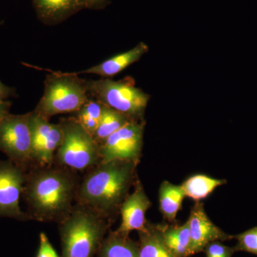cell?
<instances>
[{
  "label": "cell",
  "mask_w": 257,
  "mask_h": 257,
  "mask_svg": "<svg viewBox=\"0 0 257 257\" xmlns=\"http://www.w3.org/2000/svg\"><path fill=\"white\" fill-rule=\"evenodd\" d=\"M50 72L35 112L47 119L57 114L77 112L89 99L87 81L74 72Z\"/></svg>",
  "instance_id": "cell-4"
},
{
  "label": "cell",
  "mask_w": 257,
  "mask_h": 257,
  "mask_svg": "<svg viewBox=\"0 0 257 257\" xmlns=\"http://www.w3.org/2000/svg\"><path fill=\"white\" fill-rule=\"evenodd\" d=\"M108 219L77 204L59 223L62 257H93L108 231Z\"/></svg>",
  "instance_id": "cell-3"
},
{
  "label": "cell",
  "mask_w": 257,
  "mask_h": 257,
  "mask_svg": "<svg viewBox=\"0 0 257 257\" xmlns=\"http://www.w3.org/2000/svg\"><path fill=\"white\" fill-rule=\"evenodd\" d=\"M148 52V45L145 42H141L132 50L115 55L86 70L74 73L77 75L80 74H92L103 77H113L122 72L132 64L138 62Z\"/></svg>",
  "instance_id": "cell-12"
},
{
  "label": "cell",
  "mask_w": 257,
  "mask_h": 257,
  "mask_svg": "<svg viewBox=\"0 0 257 257\" xmlns=\"http://www.w3.org/2000/svg\"><path fill=\"white\" fill-rule=\"evenodd\" d=\"M143 121L132 120L100 145L101 162L130 160L138 162L143 147Z\"/></svg>",
  "instance_id": "cell-8"
},
{
  "label": "cell",
  "mask_w": 257,
  "mask_h": 257,
  "mask_svg": "<svg viewBox=\"0 0 257 257\" xmlns=\"http://www.w3.org/2000/svg\"><path fill=\"white\" fill-rule=\"evenodd\" d=\"M132 120L126 115L104 105V110L99 126L93 134L92 137L96 143L101 145L110 135Z\"/></svg>",
  "instance_id": "cell-20"
},
{
  "label": "cell",
  "mask_w": 257,
  "mask_h": 257,
  "mask_svg": "<svg viewBox=\"0 0 257 257\" xmlns=\"http://www.w3.org/2000/svg\"><path fill=\"white\" fill-rule=\"evenodd\" d=\"M63 141L55 158L62 167L70 170H90L101 162L100 145L76 117L60 120Z\"/></svg>",
  "instance_id": "cell-6"
},
{
  "label": "cell",
  "mask_w": 257,
  "mask_h": 257,
  "mask_svg": "<svg viewBox=\"0 0 257 257\" xmlns=\"http://www.w3.org/2000/svg\"><path fill=\"white\" fill-rule=\"evenodd\" d=\"M140 257H177L166 246L159 226L147 224L143 231H139Z\"/></svg>",
  "instance_id": "cell-16"
},
{
  "label": "cell",
  "mask_w": 257,
  "mask_h": 257,
  "mask_svg": "<svg viewBox=\"0 0 257 257\" xmlns=\"http://www.w3.org/2000/svg\"><path fill=\"white\" fill-rule=\"evenodd\" d=\"M39 18L45 23L62 21L70 15L87 8L84 0H32Z\"/></svg>",
  "instance_id": "cell-13"
},
{
  "label": "cell",
  "mask_w": 257,
  "mask_h": 257,
  "mask_svg": "<svg viewBox=\"0 0 257 257\" xmlns=\"http://www.w3.org/2000/svg\"><path fill=\"white\" fill-rule=\"evenodd\" d=\"M138 162L112 160L99 162L79 184L77 204L92 209L106 219L120 211L135 182Z\"/></svg>",
  "instance_id": "cell-2"
},
{
  "label": "cell",
  "mask_w": 257,
  "mask_h": 257,
  "mask_svg": "<svg viewBox=\"0 0 257 257\" xmlns=\"http://www.w3.org/2000/svg\"><path fill=\"white\" fill-rule=\"evenodd\" d=\"M87 8H101L108 3V0H84Z\"/></svg>",
  "instance_id": "cell-27"
},
{
  "label": "cell",
  "mask_w": 257,
  "mask_h": 257,
  "mask_svg": "<svg viewBox=\"0 0 257 257\" xmlns=\"http://www.w3.org/2000/svg\"><path fill=\"white\" fill-rule=\"evenodd\" d=\"M224 179L212 178L209 176L196 175L189 177L182 184L186 197L199 202L206 199L217 187L226 184Z\"/></svg>",
  "instance_id": "cell-19"
},
{
  "label": "cell",
  "mask_w": 257,
  "mask_h": 257,
  "mask_svg": "<svg viewBox=\"0 0 257 257\" xmlns=\"http://www.w3.org/2000/svg\"><path fill=\"white\" fill-rule=\"evenodd\" d=\"M167 248L177 257H188L190 253V233L188 221L180 226H159Z\"/></svg>",
  "instance_id": "cell-15"
},
{
  "label": "cell",
  "mask_w": 257,
  "mask_h": 257,
  "mask_svg": "<svg viewBox=\"0 0 257 257\" xmlns=\"http://www.w3.org/2000/svg\"><path fill=\"white\" fill-rule=\"evenodd\" d=\"M37 257H59L46 234L43 232L40 235V248Z\"/></svg>",
  "instance_id": "cell-24"
},
{
  "label": "cell",
  "mask_w": 257,
  "mask_h": 257,
  "mask_svg": "<svg viewBox=\"0 0 257 257\" xmlns=\"http://www.w3.org/2000/svg\"><path fill=\"white\" fill-rule=\"evenodd\" d=\"M237 240L236 251H243L257 255V226L234 236Z\"/></svg>",
  "instance_id": "cell-22"
},
{
  "label": "cell",
  "mask_w": 257,
  "mask_h": 257,
  "mask_svg": "<svg viewBox=\"0 0 257 257\" xmlns=\"http://www.w3.org/2000/svg\"><path fill=\"white\" fill-rule=\"evenodd\" d=\"M96 254V257H140L138 243L117 230L104 237Z\"/></svg>",
  "instance_id": "cell-14"
},
{
  "label": "cell",
  "mask_w": 257,
  "mask_h": 257,
  "mask_svg": "<svg viewBox=\"0 0 257 257\" xmlns=\"http://www.w3.org/2000/svg\"><path fill=\"white\" fill-rule=\"evenodd\" d=\"M207 257H217V256H207Z\"/></svg>",
  "instance_id": "cell-28"
},
{
  "label": "cell",
  "mask_w": 257,
  "mask_h": 257,
  "mask_svg": "<svg viewBox=\"0 0 257 257\" xmlns=\"http://www.w3.org/2000/svg\"><path fill=\"white\" fill-rule=\"evenodd\" d=\"M204 251H205L207 256L231 257L233 253L236 251V249L234 247H229L217 241H214V242L209 243L204 248Z\"/></svg>",
  "instance_id": "cell-23"
},
{
  "label": "cell",
  "mask_w": 257,
  "mask_h": 257,
  "mask_svg": "<svg viewBox=\"0 0 257 257\" xmlns=\"http://www.w3.org/2000/svg\"><path fill=\"white\" fill-rule=\"evenodd\" d=\"M63 137L60 124H53L50 133L42 140L36 151L32 154V162H36L41 167L52 165L57 150L63 141Z\"/></svg>",
  "instance_id": "cell-18"
},
{
  "label": "cell",
  "mask_w": 257,
  "mask_h": 257,
  "mask_svg": "<svg viewBox=\"0 0 257 257\" xmlns=\"http://www.w3.org/2000/svg\"><path fill=\"white\" fill-rule=\"evenodd\" d=\"M16 94L15 89L13 88L5 85L0 81V102L6 101L10 96H15Z\"/></svg>",
  "instance_id": "cell-25"
},
{
  "label": "cell",
  "mask_w": 257,
  "mask_h": 257,
  "mask_svg": "<svg viewBox=\"0 0 257 257\" xmlns=\"http://www.w3.org/2000/svg\"><path fill=\"white\" fill-rule=\"evenodd\" d=\"M150 207L151 202L143 186L136 182L135 190L128 194L120 208L121 223L117 231L125 234L133 231H143L147 225L145 214Z\"/></svg>",
  "instance_id": "cell-11"
},
{
  "label": "cell",
  "mask_w": 257,
  "mask_h": 257,
  "mask_svg": "<svg viewBox=\"0 0 257 257\" xmlns=\"http://www.w3.org/2000/svg\"><path fill=\"white\" fill-rule=\"evenodd\" d=\"M79 183L68 168L46 166L27 173L23 195L30 219L60 223L74 207Z\"/></svg>",
  "instance_id": "cell-1"
},
{
  "label": "cell",
  "mask_w": 257,
  "mask_h": 257,
  "mask_svg": "<svg viewBox=\"0 0 257 257\" xmlns=\"http://www.w3.org/2000/svg\"><path fill=\"white\" fill-rule=\"evenodd\" d=\"M31 115L9 113L0 122V151L25 171L32 163Z\"/></svg>",
  "instance_id": "cell-7"
},
{
  "label": "cell",
  "mask_w": 257,
  "mask_h": 257,
  "mask_svg": "<svg viewBox=\"0 0 257 257\" xmlns=\"http://www.w3.org/2000/svg\"><path fill=\"white\" fill-rule=\"evenodd\" d=\"M185 194L182 186L175 185L170 182H164L160 189V209L164 217L172 222L182 207Z\"/></svg>",
  "instance_id": "cell-17"
},
{
  "label": "cell",
  "mask_w": 257,
  "mask_h": 257,
  "mask_svg": "<svg viewBox=\"0 0 257 257\" xmlns=\"http://www.w3.org/2000/svg\"><path fill=\"white\" fill-rule=\"evenodd\" d=\"M104 110V104L96 99H88L83 104L80 109L77 111V118L83 127L93 135L96 131Z\"/></svg>",
  "instance_id": "cell-21"
},
{
  "label": "cell",
  "mask_w": 257,
  "mask_h": 257,
  "mask_svg": "<svg viewBox=\"0 0 257 257\" xmlns=\"http://www.w3.org/2000/svg\"><path fill=\"white\" fill-rule=\"evenodd\" d=\"M12 103L9 101H4L0 102V122L6 115L10 113Z\"/></svg>",
  "instance_id": "cell-26"
},
{
  "label": "cell",
  "mask_w": 257,
  "mask_h": 257,
  "mask_svg": "<svg viewBox=\"0 0 257 257\" xmlns=\"http://www.w3.org/2000/svg\"><path fill=\"white\" fill-rule=\"evenodd\" d=\"M26 171L11 160H0V216L19 221L30 219L20 206Z\"/></svg>",
  "instance_id": "cell-9"
},
{
  "label": "cell",
  "mask_w": 257,
  "mask_h": 257,
  "mask_svg": "<svg viewBox=\"0 0 257 257\" xmlns=\"http://www.w3.org/2000/svg\"><path fill=\"white\" fill-rule=\"evenodd\" d=\"M188 222L191 255L204 251L211 242L234 239V236L224 233L209 219L201 203L192 208Z\"/></svg>",
  "instance_id": "cell-10"
},
{
  "label": "cell",
  "mask_w": 257,
  "mask_h": 257,
  "mask_svg": "<svg viewBox=\"0 0 257 257\" xmlns=\"http://www.w3.org/2000/svg\"><path fill=\"white\" fill-rule=\"evenodd\" d=\"M87 87L93 99L131 119L143 121L150 96L137 87L133 77L118 81L108 78L87 81Z\"/></svg>",
  "instance_id": "cell-5"
}]
</instances>
